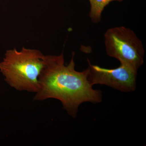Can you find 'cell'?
<instances>
[{"label":"cell","mask_w":146,"mask_h":146,"mask_svg":"<svg viewBox=\"0 0 146 146\" xmlns=\"http://www.w3.org/2000/svg\"><path fill=\"white\" fill-rule=\"evenodd\" d=\"M73 52L70 62L65 65L63 53L45 56V66L39 76V88L34 100L54 99L61 102L69 115L75 118L82 103L98 104L102 100L100 90L93 88L88 79V70H76Z\"/></svg>","instance_id":"cell-1"},{"label":"cell","mask_w":146,"mask_h":146,"mask_svg":"<svg viewBox=\"0 0 146 146\" xmlns=\"http://www.w3.org/2000/svg\"><path fill=\"white\" fill-rule=\"evenodd\" d=\"M89 62L88 79L91 85H106L124 93L136 90L137 71L121 64L115 69H107Z\"/></svg>","instance_id":"cell-4"},{"label":"cell","mask_w":146,"mask_h":146,"mask_svg":"<svg viewBox=\"0 0 146 146\" xmlns=\"http://www.w3.org/2000/svg\"><path fill=\"white\" fill-rule=\"evenodd\" d=\"M104 44L108 55L121 64L138 71L143 64V46L130 29L123 26L108 29L104 34Z\"/></svg>","instance_id":"cell-3"},{"label":"cell","mask_w":146,"mask_h":146,"mask_svg":"<svg viewBox=\"0 0 146 146\" xmlns=\"http://www.w3.org/2000/svg\"><path fill=\"white\" fill-rule=\"evenodd\" d=\"M45 55L37 50L23 47L21 51L7 50L0 62V72L5 80L19 91L36 93L39 78L45 66Z\"/></svg>","instance_id":"cell-2"},{"label":"cell","mask_w":146,"mask_h":146,"mask_svg":"<svg viewBox=\"0 0 146 146\" xmlns=\"http://www.w3.org/2000/svg\"><path fill=\"white\" fill-rule=\"evenodd\" d=\"M123 0H89L91 5L89 16L95 23H99L102 14L106 6L113 1H122Z\"/></svg>","instance_id":"cell-5"}]
</instances>
